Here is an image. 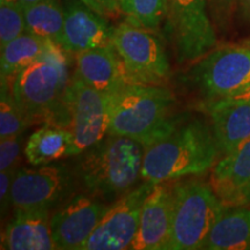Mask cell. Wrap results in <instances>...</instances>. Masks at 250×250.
I'll return each instance as SVG.
<instances>
[{"label": "cell", "instance_id": "7c38bea8", "mask_svg": "<svg viewBox=\"0 0 250 250\" xmlns=\"http://www.w3.org/2000/svg\"><path fill=\"white\" fill-rule=\"evenodd\" d=\"M109 204L90 195H77L51 215L56 249L83 250Z\"/></svg>", "mask_w": 250, "mask_h": 250}, {"label": "cell", "instance_id": "d6a6232c", "mask_svg": "<svg viewBox=\"0 0 250 250\" xmlns=\"http://www.w3.org/2000/svg\"><path fill=\"white\" fill-rule=\"evenodd\" d=\"M241 44H243V45H246V46H248V48H250V37H249V39H246L245 41H242Z\"/></svg>", "mask_w": 250, "mask_h": 250}, {"label": "cell", "instance_id": "7402d4cb", "mask_svg": "<svg viewBox=\"0 0 250 250\" xmlns=\"http://www.w3.org/2000/svg\"><path fill=\"white\" fill-rule=\"evenodd\" d=\"M26 31L61 45L65 22L64 6L59 0H40L23 7Z\"/></svg>", "mask_w": 250, "mask_h": 250}, {"label": "cell", "instance_id": "1f68e13d", "mask_svg": "<svg viewBox=\"0 0 250 250\" xmlns=\"http://www.w3.org/2000/svg\"><path fill=\"white\" fill-rule=\"evenodd\" d=\"M37 1H40V0H1V2H14V4L23 6V7L35 4Z\"/></svg>", "mask_w": 250, "mask_h": 250}, {"label": "cell", "instance_id": "ffe728a7", "mask_svg": "<svg viewBox=\"0 0 250 250\" xmlns=\"http://www.w3.org/2000/svg\"><path fill=\"white\" fill-rule=\"evenodd\" d=\"M73 143V136L68 129L44 125L29 137L24 154L33 166L48 165L72 155Z\"/></svg>", "mask_w": 250, "mask_h": 250}, {"label": "cell", "instance_id": "7a4b0ae2", "mask_svg": "<svg viewBox=\"0 0 250 250\" xmlns=\"http://www.w3.org/2000/svg\"><path fill=\"white\" fill-rule=\"evenodd\" d=\"M68 52L55 42L36 61L12 79L15 102L29 125L44 123L67 129L68 114L64 102L68 81Z\"/></svg>", "mask_w": 250, "mask_h": 250}, {"label": "cell", "instance_id": "9c48e42d", "mask_svg": "<svg viewBox=\"0 0 250 250\" xmlns=\"http://www.w3.org/2000/svg\"><path fill=\"white\" fill-rule=\"evenodd\" d=\"M166 21L179 62L197 61L217 45L208 0H168Z\"/></svg>", "mask_w": 250, "mask_h": 250}, {"label": "cell", "instance_id": "2e32d148", "mask_svg": "<svg viewBox=\"0 0 250 250\" xmlns=\"http://www.w3.org/2000/svg\"><path fill=\"white\" fill-rule=\"evenodd\" d=\"M76 64L74 72L87 85L108 95L131 83L123 62L112 43L79 52L76 55Z\"/></svg>", "mask_w": 250, "mask_h": 250}, {"label": "cell", "instance_id": "83f0119b", "mask_svg": "<svg viewBox=\"0 0 250 250\" xmlns=\"http://www.w3.org/2000/svg\"><path fill=\"white\" fill-rule=\"evenodd\" d=\"M17 170L0 171V203H1V214L7 211L12 205V183Z\"/></svg>", "mask_w": 250, "mask_h": 250}, {"label": "cell", "instance_id": "9a60e30c", "mask_svg": "<svg viewBox=\"0 0 250 250\" xmlns=\"http://www.w3.org/2000/svg\"><path fill=\"white\" fill-rule=\"evenodd\" d=\"M208 183L224 205H246L250 192V138L217 161Z\"/></svg>", "mask_w": 250, "mask_h": 250}, {"label": "cell", "instance_id": "8fae6325", "mask_svg": "<svg viewBox=\"0 0 250 250\" xmlns=\"http://www.w3.org/2000/svg\"><path fill=\"white\" fill-rule=\"evenodd\" d=\"M73 177L64 165H42L17 169L12 183L14 210L51 208L71 196Z\"/></svg>", "mask_w": 250, "mask_h": 250}, {"label": "cell", "instance_id": "603a6c76", "mask_svg": "<svg viewBox=\"0 0 250 250\" xmlns=\"http://www.w3.org/2000/svg\"><path fill=\"white\" fill-rule=\"evenodd\" d=\"M120 7L127 22L158 31L167 18L168 0H120Z\"/></svg>", "mask_w": 250, "mask_h": 250}, {"label": "cell", "instance_id": "4316f807", "mask_svg": "<svg viewBox=\"0 0 250 250\" xmlns=\"http://www.w3.org/2000/svg\"><path fill=\"white\" fill-rule=\"evenodd\" d=\"M22 143L23 133L0 140V171L17 170Z\"/></svg>", "mask_w": 250, "mask_h": 250}, {"label": "cell", "instance_id": "5bb4252c", "mask_svg": "<svg viewBox=\"0 0 250 250\" xmlns=\"http://www.w3.org/2000/svg\"><path fill=\"white\" fill-rule=\"evenodd\" d=\"M173 221V195L171 184L155 183L142 208L138 233L131 249L168 250Z\"/></svg>", "mask_w": 250, "mask_h": 250}, {"label": "cell", "instance_id": "277c9868", "mask_svg": "<svg viewBox=\"0 0 250 250\" xmlns=\"http://www.w3.org/2000/svg\"><path fill=\"white\" fill-rule=\"evenodd\" d=\"M78 167L88 195L111 204L142 180L144 146L136 140L108 133L81 153Z\"/></svg>", "mask_w": 250, "mask_h": 250}, {"label": "cell", "instance_id": "4fadbf2b", "mask_svg": "<svg viewBox=\"0 0 250 250\" xmlns=\"http://www.w3.org/2000/svg\"><path fill=\"white\" fill-rule=\"evenodd\" d=\"M61 46L68 54L102 48L112 43L114 27L107 18L96 13L80 0H66Z\"/></svg>", "mask_w": 250, "mask_h": 250}, {"label": "cell", "instance_id": "d4e9b609", "mask_svg": "<svg viewBox=\"0 0 250 250\" xmlns=\"http://www.w3.org/2000/svg\"><path fill=\"white\" fill-rule=\"evenodd\" d=\"M26 31L23 6L14 2H1L0 6V46L22 35Z\"/></svg>", "mask_w": 250, "mask_h": 250}, {"label": "cell", "instance_id": "8992f818", "mask_svg": "<svg viewBox=\"0 0 250 250\" xmlns=\"http://www.w3.org/2000/svg\"><path fill=\"white\" fill-rule=\"evenodd\" d=\"M112 45L123 62L131 83L162 86L169 79V61L154 31L126 21L114 29Z\"/></svg>", "mask_w": 250, "mask_h": 250}, {"label": "cell", "instance_id": "ba28073f", "mask_svg": "<svg viewBox=\"0 0 250 250\" xmlns=\"http://www.w3.org/2000/svg\"><path fill=\"white\" fill-rule=\"evenodd\" d=\"M68 127L73 136L72 155H79L108 134L109 95L87 85L74 72L65 92Z\"/></svg>", "mask_w": 250, "mask_h": 250}, {"label": "cell", "instance_id": "4dcf8cb0", "mask_svg": "<svg viewBox=\"0 0 250 250\" xmlns=\"http://www.w3.org/2000/svg\"><path fill=\"white\" fill-rule=\"evenodd\" d=\"M229 100H234V101H249L250 102V87L247 88L243 92L236 94V95H233L232 98H228Z\"/></svg>", "mask_w": 250, "mask_h": 250}, {"label": "cell", "instance_id": "f1b7e54d", "mask_svg": "<svg viewBox=\"0 0 250 250\" xmlns=\"http://www.w3.org/2000/svg\"><path fill=\"white\" fill-rule=\"evenodd\" d=\"M80 1L105 18L121 12L120 0H80Z\"/></svg>", "mask_w": 250, "mask_h": 250}, {"label": "cell", "instance_id": "cb8c5ba5", "mask_svg": "<svg viewBox=\"0 0 250 250\" xmlns=\"http://www.w3.org/2000/svg\"><path fill=\"white\" fill-rule=\"evenodd\" d=\"M29 126L27 118L15 102L9 80L1 79L0 89V140L22 134Z\"/></svg>", "mask_w": 250, "mask_h": 250}, {"label": "cell", "instance_id": "836d02e7", "mask_svg": "<svg viewBox=\"0 0 250 250\" xmlns=\"http://www.w3.org/2000/svg\"><path fill=\"white\" fill-rule=\"evenodd\" d=\"M250 204V192L248 193V196H247V201H246V205H249Z\"/></svg>", "mask_w": 250, "mask_h": 250}, {"label": "cell", "instance_id": "484cf974", "mask_svg": "<svg viewBox=\"0 0 250 250\" xmlns=\"http://www.w3.org/2000/svg\"><path fill=\"white\" fill-rule=\"evenodd\" d=\"M208 14L215 30L227 33L239 7V0H208Z\"/></svg>", "mask_w": 250, "mask_h": 250}, {"label": "cell", "instance_id": "30bf717a", "mask_svg": "<svg viewBox=\"0 0 250 250\" xmlns=\"http://www.w3.org/2000/svg\"><path fill=\"white\" fill-rule=\"evenodd\" d=\"M155 183L144 181L117 201L108 205L95 230L83 250H122L131 249L138 233L140 214L146 198Z\"/></svg>", "mask_w": 250, "mask_h": 250}, {"label": "cell", "instance_id": "5b68a950", "mask_svg": "<svg viewBox=\"0 0 250 250\" xmlns=\"http://www.w3.org/2000/svg\"><path fill=\"white\" fill-rule=\"evenodd\" d=\"M173 221L168 250L202 249L225 210L210 183L182 180L171 184Z\"/></svg>", "mask_w": 250, "mask_h": 250}, {"label": "cell", "instance_id": "6da1fadb", "mask_svg": "<svg viewBox=\"0 0 250 250\" xmlns=\"http://www.w3.org/2000/svg\"><path fill=\"white\" fill-rule=\"evenodd\" d=\"M219 155L212 124L179 118L162 138L144 147L142 180L159 183L202 175L213 168Z\"/></svg>", "mask_w": 250, "mask_h": 250}, {"label": "cell", "instance_id": "d6986e66", "mask_svg": "<svg viewBox=\"0 0 250 250\" xmlns=\"http://www.w3.org/2000/svg\"><path fill=\"white\" fill-rule=\"evenodd\" d=\"M202 249H250V208L248 205L225 206Z\"/></svg>", "mask_w": 250, "mask_h": 250}, {"label": "cell", "instance_id": "44dd1931", "mask_svg": "<svg viewBox=\"0 0 250 250\" xmlns=\"http://www.w3.org/2000/svg\"><path fill=\"white\" fill-rule=\"evenodd\" d=\"M51 41L24 31L1 48V79L11 81L22 68L36 61Z\"/></svg>", "mask_w": 250, "mask_h": 250}, {"label": "cell", "instance_id": "ac0fdd59", "mask_svg": "<svg viewBox=\"0 0 250 250\" xmlns=\"http://www.w3.org/2000/svg\"><path fill=\"white\" fill-rule=\"evenodd\" d=\"M211 124L220 155H226L250 138V102L224 99L208 104Z\"/></svg>", "mask_w": 250, "mask_h": 250}, {"label": "cell", "instance_id": "3957f363", "mask_svg": "<svg viewBox=\"0 0 250 250\" xmlns=\"http://www.w3.org/2000/svg\"><path fill=\"white\" fill-rule=\"evenodd\" d=\"M175 98L164 86L129 83L109 95L108 133L151 145L174 127Z\"/></svg>", "mask_w": 250, "mask_h": 250}, {"label": "cell", "instance_id": "52a82bcc", "mask_svg": "<svg viewBox=\"0 0 250 250\" xmlns=\"http://www.w3.org/2000/svg\"><path fill=\"white\" fill-rule=\"evenodd\" d=\"M190 79L211 101L232 98L250 87V48L226 45L198 59Z\"/></svg>", "mask_w": 250, "mask_h": 250}, {"label": "cell", "instance_id": "e0dca14e", "mask_svg": "<svg viewBox=\"0 0 250 250\" xmlns=\"http://www.w3.org/2000/svg\"><path fill=\"white\" fill-rule=\"evenodd\" d=\"M1 249H56L49 208L15 210L1 237Z\"/></svg>", "mask_w": 250, "mask_h": 250}, {"label": "cell", "instance_id": "f546056e", "mask_svg": "<svg viewBox=\"0 0 250 250\" xmlns=\"http://www.w3.org/2000/svg\"><path fill=\"white\" fill-rule=\"evenodd\" d=\"M237 12L245 22L250 23V0H239Z\"/></svg>", "mask_w": 250, "mask_h": 250}]
</instances>
